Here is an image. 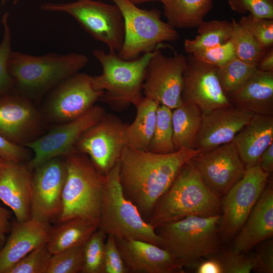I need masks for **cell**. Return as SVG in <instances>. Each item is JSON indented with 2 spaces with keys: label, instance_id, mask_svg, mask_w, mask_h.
<instances>
[{
  "label": "cell",
  "instance_id": "d4e9b609",
  "mask_svg": "<svg viewBox=\"0 0 273 273\" xmlns=\"http://www.w3.org/2000/svg\"><path fill=\"white\" fill-rule=\"evenodd\" d=\"M231 103L254 114H273V72L256 69L246 83L228 97Z\"/></svg>",
  "mask_w": 273,
  "mask_h": 273
},
{
  "label": "cell",
  "instance_id": "5bb4252c",
  "mask_svg": "<svg viewBox=\"0 0 273 273\" xmlns=\"http://www.w3.org/2000/svg\"><path fill=\"white\" fill-rule=\"evenodd\" d=\"M217 69L189 54L183 74V103L195 105L202 114L231 106L221 86Z\"/></svg>",
  "mask_w": 273,
  "mask_h": 273
},
{
  "label": "cell",
  "instance_id": "ffe728a7",
  "mask_svg": "<svg viewBox=\"0 0 273 273\" xmlns=\"http://www.w3.org/2000/svg\"><path fill=\"white\" fill-rule=\"evenodd\" d=\"M51 229L49 222L32 217L14 223L6 244L0 250V273H7L29 252L46 244Z\"/></svg>",
  "mask_w": 273,
  "mask_h": 273
},
{
  "label": "cell",
  "instance_id": "277c9868",
  "mask_svg": "<svg viewBox=\"0 0 273 273\" xmlns=\"http://www.w3.org/2000/svg\"><path fill=\"white\" fill-rule=\"evenodd\" d=\"M99 229L115 238L140 240L161 246L162 240L156 229L125 196L120 182L119 162L106 174Z\"/></svg>",
  "mask_w": 273,
  "mask_h": 273
},
{
  "label": "cell",
  "instance_id": "9c48e42d",
  "mask_svg": "<svg viewBox=\"0 0 273 273\" xmlns=\"http://www.w3.org/2000/svg\"><path fill=\"white\" fill-rule=\"evenodd\" d=\"M43 11L62 12L73 17L95 39L118 52L124 36L123 16L118 6L98 0H76L69 3H46Z\"/></svg>",
  "mask_w": 273,
  "mask_h": 273
},
{
  "label": "cell",
  "instance_id": "603a6c76",
  "mask_svg": "<svg viewBox=\"0 0 273 273\" xmlns=\"http://www.w3.org/2000/svg\"><path fill=\"white\" fill-rule=\"evenodd\" d=\"M273 235V191L266 186L246 221L236 237L231 251L247 253Z\"/></svg>",
  "mask_w": 273,
  "mask_h": 273
},
{
  "label": "cell",
  "instance_id": "6da1fadb",
  "mask_svg": "<svg viewBox=\"0 0 273 273\" xmlns=\"http://www.w3.org/2000/svg\"><path fill=\"white\" fill-rule=\"evenodd\" d=\"M201 152L183 148L163 154L124 147L119 161L120 182L125 196L147 221L181 167Z\"/></svg>",
  "mask_w": 273,
  "mask_h": 273
},
{
  "label": "cell",
  "instance_id": "30bf717a",
  "mask_svg": "<svg viewBox=\"0 0 273 273\" xmlns=\"http://www.w3.org/2000/svg\"><path fill=\"white\" fill-rule=\"evenodd\" d=\"M269 173L257 163L246 169L243 177L225 194L220 203L219 228L226 239L238 233L267 186Z\"/></svg>",
  "mask_w": 273,
  "mask_h": 273
},
{
  "label": "cell",
  "instance_id": "cb8c5ba5",
  "mask_svg": "<svg viewBox=\"0 0 273 273\" xmlns=\"http://www.w3.org/2000/svg\"><path fill=\"white\" fill-rule=\"evenodd\" d=\"M245 168L257 164L263 152L273 143V117L254 114L232 141Z\"/></svg>",
  "mask_w": 273,
  "mask_h": 273
},
{
  "label": "cell",
  "instance_id": "e575fe53",
  "mask_svg": "<svg viewBox=\"0 0 273 273\" xmlns=\"http://www.w3.org/2000/svg\"><path fill=\"white\" fill-rule=\"evenodd\" d=\"M9 14L2 19L3 36L0 42V97L11 92L14 81L9 71V60L12 50V33L9 23Z\"/></svg>",
  "mask_w": 273,
  "mask_h": 273
},
{
  "label": "cell",
  "instance_id": "1f68e13d",
  "mask_svg": "<svg viewBox=\"0 0 273 273\" xmlns=\"http://www.w3.org/2000/svg\"><path fill=\"white\" fill-rule=\"evenodd\" d=\"M232 32L230 39L236 58L256 66L266 49L262 47L251 33L234 18L232 19Z\"/></svg>",
  "mask_w": 273,
  "mask_h": 273
},
{
  "label": "cell",
  "instance_id": "8992f818",
  "mask_svg": "<svg viewBox=\"0 0 273 273\" xmlns=\"http://www.w3.org/2000/svg\"><path fill=\"white\" fill-rule=\"evenodd\" d=\"M220 215L188 216L156 229L161 247L169 251L183 266L193 265L202 258H211L218 251Z\"/></svg>",
  "mask_w": 273,
  "mask_h": 273
},
{
  "label": "cell",
  "instance_id": "74e56055",
  "mask_svg": "<svg viewBox=\"0 0 273 273\" xmlns=\"http://www.w3.org/2000/svg\"><path fill=\"white\" fill-rule=\"evenodd\" d=\"M239 23L247 29L265 49L273 47V19L257 17L249 14Z\"/></svg>",
  "mask_w": 273,
  "mask_h": 273
},
{
  "label": "cell",
  "instance_id": "ac0fdd59",
  "mask_svg": "<svg viewBox=\"0 0 273 273\" xmlns=\"http://www.w3.org/2000/svg\"><path fill=\"white\" fill-rule=\"evenodd\" d=\"M254 114L232 105L203 113L193 148L207 151L232 142Z\"/></svg>",
  "mask_w": 273,
  "mask_h": 273
},
{
  "label": "cell",
  "instance_id": "9a60e30c",
  "mask_svg": "<svg viewBox=\"0 0 273 273\" xmlns=\"http://www.w3.org/2000/svg\"><path fill=\"white\" fill-rule=\"evenodd\" d=\"M103 94L94 87L92 76L78 72L54 87L47 104L48 115L56 122L71 120L93 107Z\"/></svg>",
  "mask_w": 273,
  "mask_h": 273
},
{
  "label": "cell",
  "instance_id": "83f0119b",
  "mask_svg": "<svg viewBox=\"0 0 273 273\" xmlns=\"http://www.w3.org/2000/svg\"><path fill=\"white\" fill-rule=\"evenodd\" d=\"M167 22L174 28L197 27L211 10L213 0H160Z\"/></svg>",
  "mask_w": 273,
  "mask_h": 273
},
{
  "label": "cell",
  "instance_id": "e0dca14e",
  "mask_svg": "<svg viewBox=\"0 0 273 273\" xmlns=\"http://www.w3.org/2000/svg\"><path fill=\"white\" fill-rule=\"evenodd\" d=\"M192 161L206 185L219 195H225L246 170L232 142L201 151Z\"/></svg>",
  "mask_w": 273,
  "mask_h": 273
},
{
  "label": "cell",
  "instance_id": "4316f807",
  "mask_svg": "<svg viewBox=\"0 0 273 273\" xmlns=\"http://www.w3.org/2000/svg\"><path fill=\"white\" fill-rule=\"evenodd\" d=\"M158 105L153 100L143 97L134 105L135 117L126 128L127 146L139 150H148L155 129Z\"/></svg>",
  "mask_w": 273,
  "mask_h": 273
},
{
  "label": "cell",
  "instance_id": "d590c367",
  "mask_svg": "<svg viewBox=\"0 0 273 273\" xmlns=\"http://www.w3.org/2000/svg\"><path fill=\"white\" fill-rule=\"evenodd\" d=\"M83 247H73L52 254L47 273L81 272L83 264Z\"/></svg>",
  "mask_w": 273,
  "mask_h": 273
},
{
  "label": "cell",
  "instance_id": "8d00e7d4",
  "mask_svg": "<svg viewBox=\"0 0 273 273\" xmlns=\"http://www.w3.org/2000/svg\"><path fill=\"white\" fill-rule=\"evenodd\" d=\"M52 256L47 243L43 244L23 257L7 273H47Z\"/></svg>",
  "mask_w": 273,
  "mask_h": 273
},
{
  "label": "cell",
  "instance_id": "4fadbf2b",
  "mask_svg": "<svg viewBox=\"0 0 273 273\" xmlns=\"http://www.w3.org/2000/svg\"><path fill=\"white\" fill-rule=\"evenodd\" d=\"M186 62L187 58L182 54L175 53L167 57L159 49L153 51L143 85L145 97L171 110L181 106Z\"/></svg>",
  "mask_w": 273,
  "mask_h": 273
},
{
  "label": "cell",
  "instance_id": "7402d4cb",
  "mask_svg": "<svg viewBox=\"0 0 273 273\" xmlns=\"http://www.w3.org/2000/svg\"><path fill=\"white\" fill-rule=\"evenodd\" d=\"M33 177L21 162H8L0 175V200L12 211L18 221L31 217Z\"/></svg>",
  "mask_w": 273,
  "mask_h": 273
},
{
  "label": "cell",
  "instance_id": "816d5d0a",
  "mask_svg": "<svg viewBox=\"0 0 273 273\" xmlns=\"http://www.w3.org/2000/svg\"><path fill=\"white\" fill-rule=\"evenodd\" d=\"M7 0H2V3L4 4L6 2Z\"/></svg>",
  "mask_w": 273,
  "mask_h": 273
},
{
  "label": "cell",
  "instance_id": "f35d334b",
  "mask_svg": "<svg viewBox=\"0 0 273 273\" xmlns=\"http://www.w3.org/2000/svg\"><path fill=\"white\" fill-rule=\"evenodd\" d=\"M195 58L208 65L220 67L236 57L231 39L224 43L195 52Z\"/></svg>",
  "mask_w": 273,
  "mask_h": 273
},
{
  "label": "cell",
  "instance_id": "60d3db41",
  "mask_svg": "<svg viewBox=\"0 0 273 273\" xmlns=\"http://www.w3.org/2000/svg\"><path fill=\"white\" fill-rule=\"evenodd\" d=\"M223 273H249L257 270V261L255 255H245L244 253H234L229 250L221 262Z\"/></svg>",
  "mask_w": 273,
  "mask_h": 273
},
{
  "label": "cell",
  "instance_id": "f907efd6",
  "mask_svg": "<svg viewBox=\"0 0 273 273\" xmlns=\"http://www.w3.org/2000/svg\"><path fill=\"white\" fill-rule=\"evenodd\" d=\"M131 3L136 5L138 4L146 3V2H154L156 1H160V0H128Z\"/></svg>",
  "mask_w": 273,
  "mask_h": 273
},
{
  "label": "cell",
  "instance_id": "681fc988",
  "mask_svg": "<svg viewBox=\"0 0 273 273\" xmlns=\"http://www.w3.org/2000/svg\"><path fill=\"white\" fill-rule=\"evenodd\" d=\"M7 161L4 159L2 157L0 156V175L4 171V169L6 167L7 164Z\"/></svg>",
  "mask_w": 273,
  "mask_h": 273
},
{
  "label": "cell",
  "instance_id": "bcb514c9",
  "mask_svg": "<svg viewBox=\"0 0 273 273\" xmlns=\"http://www.w3.org/2000/svg\"><path fill=\"white\" fill-rule=\"evenodd\" d=\"M11 212L0 204V246L10 230Z\"/></svg>",
  "mask_w": 273,
  "mask_h": 273
},
{
  "label": "cell",
  "instance_id": "f546056e",
  "mask_svg": "<svg viewBox=\"0 0 273 273\" xmlns=\"http://www.w3.org/2000/svg\"><path fill=\"white\" fill-rule=\"evenodd\" d=\"M197 27L196 37L184 42L185 50L189 54L225 43L230 39L233 29L232 22L226 20H203Z\"/></svg>",
  "mask_w": 273,
  "mask_h": 273
},
{
  "label": "cell",
  "instance_id": "7bdbcfd3",
  "mask_svg": "<svg viewBox=\"0 0 273 273\" xmlns=\"http://www.w3.org/2000/svg\"><path fill=\"white\" fill-rule=\"evenodd\" d=\"M0 156L7 162H21L27 156V152L0 134Z\"/></svg>",
  "mask_w": 273,
  "mask_h": 273
},
{
  "label": "cell",
  "instance_id": "52a82bcc",
  "mask_svg": "<svg viewBox=\"0 0 273 273\" xmlns=\"http://www.w3.org/2000/svg\"><path fill=\"white\" fill-rule=\"evenodd\" d=\"M152 52L125 60L115 51L106 53L102 50L94 49L93 55L103 70L101 74L92 76V82L96 89L104 92L101 99L118 106L135 105L143 98V85Z\"/></svg>",
  "mask_w": 273,
  "mask_h": 273
},
{
  "label": "cell",
  "instance_id": "836d02e7",
  "mask_svg": "<svg viewBox=\"0 0 273 273\" xmlns=\"http://www.w3.org/2000/svg\"><path fill=\"white\" fill-rule=\"evenodd\" d=\"M107 236L106 234L99 228L84 244L81 273H104Z\"/></svg>",
  "mask_w": 273,
  "mask_h": 273
},
{
  "label": "cell",
  "instance_id": "ab89813d",
  "mask_svg": "<svg viewBox=\"0 0 273 273\" xmlns=\"http://www.w3.org/2000/svg\"><path fill=\"white\" fill-rule=\"evenodd\" d=\"M228 3L237 13L273 19V0H228Z\"/></svg>",
  "mask_w": 273,
  "mask_h": 273
},
{
  "label": "cell",
  "instance_id": "3957f363",
  "mask_svg": "<svg viewBox=\"0 0 273 273\" xmlns=\"http://www.w3.org/2000/svg\"><path fill=\"white\" fill-rule=\"evenodd\" d=\"M88 62V58L81 53L33 56L12 51L8 67L14 87L21 94L34 96L56 87Z\"/></svg>",
  "mask_w": 273,
  "mask_h": 273
},
{
  "label": "cell",
  "instance_id": "44dd1931",
  "mask_svg": "<svg viewBox=\"0 0 273 273\" xmlns=\"http://www.w3.org/2000/svg\"><path fill=\"white\" fill-rule=\"evenodd\" d=\"M38 114L26 98L11 92L0 97V134L18 144L33 134Z\"/></svg>",
  "mask_w": 273,
  "mask_h": 273
},
{
  "label": "cell",
  "instance_id": "d6986e66",
  "mask_svg": "<svg viewBox=\"0 0 273 273\" xmlns=\"http://www.w3.org/2000/svg\"><path fill=\"white\" fill-rule=\"evenodd\" d=\"M128 273H173L183 266L167 250L148 242L115 238Z\"/></svg>",
  "mask_w": 273,
  "mask_h": 273
},
{
  "label": "cell",
  "instance_id": "7dc6e473",
  "mask_svg": "<svg viewBox=\"0 0 273 273\" xmlns=\"http://www.w3.org/2000/svg\"><path fill=\"white\" fill-rule=\"evenodd\" d=\"M256 67L260 71L273 72V47L266 49Z\"/></svg>",
  "mask_w": 273,
  "mask_h": 273
},
{
  "label": "cell",
  "instance_id": "5b68a950",
  "mask_svg": "<svg viewBox=\"0 0 273 273\" xmlns=\"http://www.w3.org/2000/svg\"><path fill=\"white\" fill-rule=\"evenodd\" d=\"M66 176L62 193L60 223L76 217L99 222L106 174L100 172L89 157L74 152L65 157Z\"/></svg>",
  "mask_w": 273,
  "mask_h": 273
},
{
  "label": "cell",
  "instance_id": "4dcf8cb0",
  "mask_svg": "<svg viewBox=\"0 0 273 273\" xmlns=\"http://www.w3.org/2000/svg\"><path fill=\"white\" fill-rule=\"evenodd\" d=\"M256 70L255 66L236 57L217 67V76L225 95L229 97L240 89Z\"/></svg>",
  "mask_w": 273,
  "mask_h": 273
},
{
  "label": "cell",
  "instance_id": "8fae6325",
  "mask_svg": "<svg viewBox=\"0 0 273 273\" xmlns=\"http://www.w3.org/2000/svg\"><path fill=\"white\" fill-rule=\"evenodd\" d=\"M127 125L117 116L106 113L81 135L75 150L87 155L96 168L106 174L119 162L127 146Z\"/></svg>",
  "mask_w": 273,
  "mask_h": 273
},
{
  "label": "cell",
  "instance_id": "f1b7e54d",
  "mask_svg": "<svg viewBox=\"0 0 273 273\" xmlns=\"http://www.w3.org/2000/svg\"><path fill=\"white\" fill-rule=\"evenodd\" d=\"M202 113L195 105L183 103L172 110L173 143L175 151L193 148L199 133Z\"/></svg>",
  "mask_w": 273,
  "mask_h": 273
},
{
  "label": "cell",
  "instance_id": "484cf974",
  "mask_svg": "<svg viewBox=\"0 0 273 273\" xmlns=\"http://www.w3.org/2000/svg\"><path fill=\"white\" fill-rule=\"evenodd\" d=\"M99 228V222L86 218L76 217L60 223L52 228L47 243L52 254L63 250L82 246Z\"/></svg>",
  "mask_w": 273,
  "mask_h": 273
},
{
  "label": "cell",
  "instance_id": "ba28073f",
  "mask_svg": "<svg viewBox=\"0 0 273 273\" xmlns=\"http://www.w3.org/2000/svg\"><path fill=\"white\" fill-rule=\"evenodd\" d=\"M110 1L118 6L123 18L124 40L117 53L122 59H136L160 48L163 42L179 38L175 28L161 19L159 10L141 9L128 0Z\"/></svg>",
  "mask_w": 273,
  "mask_h": 273
},
{
  "label": "cell",
  "instance_id": "b9f144b4",
  "mask_svg": "<svg viewBox=\"0 0 273 273\" xmlns=\"http://www.w3.org/2000/svg\"><path fill=\"white\" fill-rule=\"evenodd\" d=\"M104 273H128L115 237L107 235L105 243Z\"/></svg>",
  "mask_w": 273,
  "mask_h": 273
},
{
  "label": "cell",
  "instance_id": "2e32d148",
  "mask_svg": "<svg viewBox=\"0 0 273 273\" xmlns=\"http://www.w3.org/2000/svg\"><path fill=\"white\" fill-rule=\"evenodd\" d=\"M51 159L35 169L30 208L31 217L49 222L58 218L66 176L65 160Z\"/></svg>",
  "mask_w": 273,
  "mask_h": 273
},
{
  "label": "cell",
  "instance_id": "7a4b0ae2",
  "mask_svg": "<svg viewBox=\"0 0 273 273\" xmlns=\"http://www.w3.org/2000/svg\"><path fill=\"white\" fill-rule=\"evenodd\" d=\"M219 196L206 185L192 159L181 167L170 187L157 202L147 221L156 229L188 216L219 214Z\"/></svg>",
  "mask_w": 273,
  "mask_h": 273
},
{
  "label": "cell",
  "instance_id": "c3c4849f",
  "mask_svg": "<svg viewBox=\"0 0 273 273\" xmlns=\"http://www.w3.org/2000/svg\"><path fill=\"white\" fill-rule=\"evenodd\" d=\"M196 271L198 273H223L221 262L214 259L201 263Z\"/></svg>",
  "mask_w": 273,
  "mask_h": 273
},
{
  "label": "cell",
  "instance_id": "7c38bea8",
  "mask_svg": "<svg viewBox=\"0 0 273 273\" xmlns=\"http://www.w3.org/2000/svg\"><path fill=\"white\" fill-rule=\"evenodd\" d=\"M106 114L103 108L94 105L81 116L63 122L43 136L25 143L34 156L29 162V168H35L56 157H66L74 152L81 135L99 121Z\"/></svg>",
  "mask_w": 273,
  "mask_h": 273
},
{
  "label": "cell",
  "instance_id": "d6a6232c",
  "mask_svg": "<svg viewBox=\"0 0 273 273\" xmlns=\"http://www.w3.org/2000/svg\"><path fill=\"white\" fill-rule=\"evenodd\" d=\"M172 110L158 105L155 129L148 151L157 154H169L176 151L173 143Z\"/></svg>",
  "mask_w": 273,
  "mask_h": 273
},
{
  "label": "cell",
  "instance_id": "ee69618b",
  "mask_svg": "<svg viewBox=\"0 0 273 273\" xmlns=\"http://www.w3.org/2000/svg\"><path fill=\"white\" fill-rule=\"evenodd\" d=\"M258 267L257 270L263 272H273V245L270 241L261 248L259 253L255 255Z\"/></svg>",
  "mask_w": 273,
  "mask_h": 273
},
{
  "label": "cell",
  "instance_id": "f6af8a7d",
  "mask_svg": "<svg viewBox=\"0 0 273 273\" xmlns=\"http://www.w3.org/2000/svg\"><path fill=\"white\" fill-rule=\"evenodd\" d=\"M258 163L261 169L270 173L273 170V143L270 144L260 156Z\"/></svg>",
  "mask_w": 273,
  "mask_h": 273
}]
</instances>
